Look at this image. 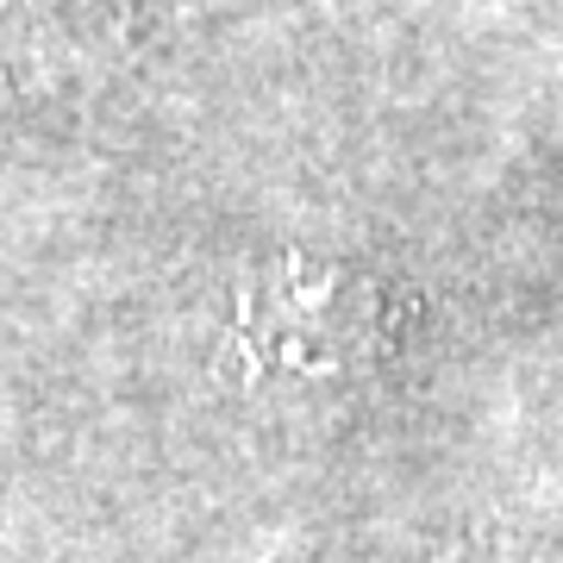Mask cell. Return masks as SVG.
Segmentation results:
<instances>
[{
  "label": "cell",
  "instance_id": "obj_1",
  "mask_svg": "<svg viewBox=\"0 0 563 563\" xmlns=\"http://www.w3.org/2000/svg\"><path fill=\"white\" fill-rule=\"evenodd\" d=\"M383 332V295L351 269L288 257L244 288L239 339L251 369H339Z\"/></svg>",
  "mask_w": 563,
  "mask_h": 563
}]
</instances>
